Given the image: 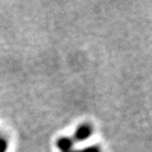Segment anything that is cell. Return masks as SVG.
<instances>
[{"mask_svg":"<svg viewBox=\"0 0 152 152\" xmlns=\"http://www.w3.org/2000/svg\"><path fill=\"white\" fill-rule=\"evenodd\" d=\"M93 133V127L88 124H82L76 129L73 134V141H85L91 137Z\"/></svg>","mask_w":152,"mask_h":152,"instance_id":"6da1fadb","label":"cell"},{"mask_svg":"<svg viewBox=\"0 0 152 152\" xmlns=\"http://www.w3.org/2000/svg\"><path fill=\"white\" fill-rule=\"evenodd\" d=\"M74 141L71 137H67V136H63V137H59L56 140V147L61 152H67L73 149Z\"/></svg>","mask_w":152,"mask_h":152,"instance_id":"7a4b0ae2","label":"cell"},{"mask_svg":"<svg viewBox=\"0 0 152 152\" xmlns=\"http://www.w3.org/2000/svg\"><path fill=\"white\" fill-rule=\"evenodd\" d=\"M67 152H102V150L99 146L93 145V146L84 147V148H82V149H72Z\"/></svg>","mask_w":152,"mask_h":152,"instance_id":"3957f363","label":"cell"},{"mask_svg":"<svg viewBox=\"0 0 152 152\" xmlns=\"http://www.w3.org/2000/svg\"><path fill=\"white\" fill-rule=\"evenodd\" d=\"M8 141L4 137H0V152H7Z\"/></svg>","mask_w":152,"mask_h":152,"instance_id":"277c9868","label":"cell"}]
</instances>
